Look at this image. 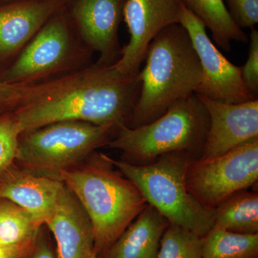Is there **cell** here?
<instances>
[{"label":"cell","instance_id":"7c38bea8","mask_svg":"<svg viewBox=\"0 0 258 258\" xmlns=\"http://www.w3.org/2000/svg\"><path fill=\"white\" fill-rule=\"evenodd\" d=\"M69 47L66 24L59 18L51 20L8 70L3 81L13 84H28L57 67L69 53Z\"/></svg>","mask_w":258,"mask_h":258},{"label":"cell","instance_id":"484cf974","mask_svg":"<svg viewBox=\"0 0 258 258\" xmlns=\"http://www.w3.org/2000/svg\"><path fill=\"white\" fill-rule=\"evenodd\" d=\"M23 258H55L50 244L42 235V229L30 252Z\"/></svg>","mask_w":258,"mask_h":258},{"label":"cell","instance_id":"8992f818","mask_svg":"<svg viewBox=\"0 0 258 258\" xmlns=\"http://www.w3.org/2000/svg\"><path fill=\"white\" fill-rule=\"evenodd\" d=\"M118 128L77 120L43 125L21 134L15 161L25 169L60 178L61 171L81 164L108 144Z\"/></svg>","mask_w":258,"mask_h":258},{"label":"cell","instance_id":"277c9868","mask_svg":"<svg viewBox=\"0 0 258 258\" xmlns=\"http://www.w3.org/2000/svg\"><path fill=\"white\" fill-rule=\"evenodd\" d=\"M199 159L187 152L168 153L152 163L137 165L109 157L113 166L132 181L170 225L203 237L215 225V210H209L189 192L186 184L188 166Z\"/></svg>","mask_w":258,"mask_h":258},{"label":"cell","instance_id":"f1b7e54d","mask_svg":"<svg viewBox=\"0 0 258 258\" xmlns=\"http://www.w3.org/2000/svg\"><path fill=\"white\" fill-rule=\"evenodd\" d=\"M0 1H6V0H0Z\"/></svg>","mask_w":258,"mask_h":258},{"label":"cell","instance_id":"7a4b0ae2","mask_svg":"<svg viewBox=\"0 0 258 258\" xmlns=\"http://www.w3.org/2000/svg\"><path fill=\"white\" fill-rule=\"evenodd\" d=\"M62 171L63 181L88 214L95 250L101 258L148 205L137 186L113 166L106 154H91Z\"/></svg>","mask_w":258,"mask_h":258},{"label":"cell","instance_id":"2e32d148","mask_svg":"<svg viewBox=\"0 0 258 258\" xmlns=\"http://www.w3.org/2000/svg\"><path fill=\"white\" fill-rule=\"evenodd\" d=\"M169 225L167 219L148 204L101 258H157Z\"/></svg>","mask_w":258,"mask_h":258},{"label":"cell","instance_id":"44dd1931","mask_svg":"<svg viewBox=\"0 0 258 258\" xmlns=\"http://www.w3.org/2000/svg\"><path fill=\"white\" fill-rule=\"evenodd\" d=\"M202 237L169 224L161 237L157 258H204Z\"/></svg>","mask_w":258,"mask_h":258},{"label":"cell","instance_id":"5b68a950","mask_svg":"<svg viewBox=\"0 0 258 258\" xmlns=\"http://www.w3.org/2000/svg\"><path fill=\"white\" fill-rule=\"evenodd\" d=\"M210 116L197 94L141 126L123 124L107 145L124 154L127 162L149 164L168 153L183 152L200 158L210 128Z\"/></svg>","mask_w":258,"mask_h":258},{"label":"cell","instance_id":"9a60e30c","mask_svg":"<svg viewBox=\"0 0 258 258\" xmlns=\"http://www.w3.org/2000/svg\"><path fill=\"white\" fill-rule=\"evenodd\" d=\"M58 2H24L0 8V55L13 53L47 21Z\"/></svg>","mask_w":258,"mask_h":258},{"label":"cell","instance_id":"6da1fadb","mask_svg":"<svg viewBox=\"0 0 258 258\" xmlns=\"http://www.w3.org/2000/svg\"><path fill=\"white\" fill-rule=\"evenodd\" d=\"M113 63L98 62L69 77L30 85L21 106L13 112L22 134L64 120L127 125L138 100L141 81L139 74H122Z\"/></svg>","mask_w":258,"mask_h":258},{"label":"cell","instance_id":"ffe728a7","mask_svg":"<svg viewBox=\"0 0 258 258\" xmlns=\"http://www.w3.org/2000/svg\"><path fill=\"white\" fill-rule=\"evenodd\" d=\"M42 226L25 209L10 200L0 199V244L32 243Z\"/></svg>","mask_w":258,"mask_h":258},{"label":"cell","instance_id":"52a82bcc","mask_svg":"<svg viewBox=\"0 0 258 258\" xmlns=\"http://www.w3.org/2000/svg\"><path fill=\"white\" fill-rule=\"evenodd\" d=\"M257 180L258 138L218 157L194 159L186 174L189 192L211 210L234 194L255 186Z\"/></svg>","mask_w":258,"mask_h":258},{"label":"cell","instance_id":"3957f363","mask_svg":"<svg viewBox=\"0 0 258 258\" xmlns=\"http://www.w3.org/2000/svg\"><path fill=\"white\" fill-rule=\"evenodd\" d=\"M139 71L141 90L128 120L131 128L151 123L195 94L202 79L200 60L181 24L163 29L148 48Z\"/></svg>","mask_w":258,"mask_h":258},{"label":"cell","instance_id":"ba28073f","mask_svg":"<svg viewBox=\"0 0 258 258\" xmlns=\"http://www.w3.org/2000/svg\"><path fill=\"white\" fill-rule=\"evenodd\" d=\"M179 24L189 34L201 64L203 76L195 94L227 103L257 99L244 85L240 67L227 60L209 37L203 22L184 5Z\"/></svg>","mask_w":258,"mask_h":258},{"label":"cell","instance_id":"d6986e66","mask_svg":"<svg viewBox=\"0 0 258 258\" xmlns=\"http://www.w3.org/2000/svg\"><path fill=\"white\" fill-rule=\"evenodd\" d=\"M202 242L204 258H258V233H237L215 225Z\"/></svg>","mask_w":258,"mask_h":258},{"label":"cell","instance_id":"7402d4cb","mask_svg":"<svg viewBox=\"0 0 258 258\" xmlns=\"http://www.w3.org/2000/svg\"><path fill=\"white\" fill-rule=\"evenodd\" d=\"M21 134L20 125L13 112L0 115V173L15 162Z\"/></svg>","mask_w":258,"mask_h":258},{"label":"cell","instance_id":"4316f807","mask_svg":"<svg viewBox=\"0 0 258 258\" xmlns=\"http://www.w3.org/2000/svg\"><path fill=\"white\" fill-rule=\"evenodd\" d=\"M35 242L18 245L0 244V258H23L30 252Z\"/></svg>","mask_w":258,"mask_h":258},{"label":"cell","instance_id":"9c48e42d","mask_svg":"<svg viewBox=\"0 0 258 258\" xmlns=\"http://www.w3.org/2000/svg\"><path fill=\"white\" fill-rule=\"evenodd\" d=\"M182 8L181 0H125L123 16L130 40L113 63L117 71L138 74L151 42L163 29L180 23Z\"/></svg>","mask_w":258,"mask_h":258},{"label":"cell","instance_id":"5bb4252c","mask_svg":"<svg viewBox=\"0 0 258 258\" xmlns=\"http://www.w3.org/2000/svg\"><path fill=\"white\" fill-rule=\"evenodd\" d=\"M123 0H79L74 10L80 31L88 45L101 53L99 62L112 64L117 55L118 30Z\"/></svg>","mask_w":258,"mask_h":258},{"label":"cell","instance_id":"d4e9b609","mask_svg":"<svg viewBox=\"0 0 258 258\" xmlns=\"http://www.w3.org/2000/svg\"><path fill=\"white\" fill-rule=\"evenodd\" d=\"M29 84H13L0 79V113L16 110L30 89Z\"/></svg>","mask_w":258,"mask_h":258},{"label":"cell","instance_id":"83f0119b","mask_svg":"<svg viewBox=\"0 0 258 258\" xmlns=\"http://www.w3.org/2000/svg\"><path fill=\"white\" fill-rule=\"evenodd\" d=\"M88 258H98L97 257L96 250L93 251L92 253L90 254L89 257H88Z\"/></svg>","mask_w":258,"mask_h":258},{"label":"cell","instance_id":"8fae6325","mask_svg":"<svg viewBox=\"0 0 258 258\" xmlns=\"http://www.w3.org/2000/svg\"><path fill=\"white\" fill-rule=\"evenodd\" d=\"M64 187L60 178L17 166L15 163L0 173V199L25 209L43 225Z\"/></svg>","mask_w":258,"mask_h":258},{"label":"cell","instance_id":"603a6c76","mask_svg":"<svg viewBox=\"0 0 258 258\" xmlns=\"http://www.w3.org/2000/svg\"><path fill=\"white\" fill-rule=\"evenodd\" d=\"M241 76L247 89L254 96L258 94V32L251 29L248 57L245 64L240 67Z\"/></svg>","mask_w":258,"mask_h":258},{"label":"cell","instance_id":"cb8c5ba5","mask_svg":"<svg viewBox=\"0 0 258 258\" xmlns=\"http://www.w3.org/2000/svg\"><path fill=\"white\" fill-rule=\"evenodd\" d=\"M228 12L240 28H254L258 23V0H227Z\"/></svg>","mask_w":258,"mask_h":258},{"label":"cell","instance_id":"e0dca14e","mask_svg":"<svg viewBox=\"0 0 258 258\" xmlns=\"http://www.w3.org/2000/svg\"><path fill=\"white\" fill-rule=\"evenodd\" d=\"M182 4L210 29L217 46L229 52L232 41L247 42L244 33L232 18L224 0H181Z\"/></svg>","mask_w":258,"mask_h":258},{"label":"cell","instance_id":"ac0fdd59","mask_svg":"<svg viewBox=\"0 0 258 258\" xmlns=\"http://www.w3.org/2000/svg\"><path fill=\"white\" fill-rule=\"evenodd\" d=\"M215 225L237 233H258L257 191L234 194L215 210Z\"/></svg>","mask_w":258,"mask_h":258},{"label":"cell","instance_id":"4fadbf2b","mask_svg":"<svg viewBox=\"0 0 258 258\" xmlns=\"http://www.w3.org/2000/svg\"><path fill=\"white\" fill-rule=\"evenodd\" d=\"M44 225L55 237L58 258H88L95 250L91 220L66 184Z\"/></svg>","mask_w":258,"mask_h":258},{"label":"cell","instance_id":"30bf717a","mask_svg":"<svg viewBox=\"0 0 258 258\" xmlns=\"http://www.w3.org/2000/svg\"><path fill=\"white\" fill-rule=\"evenodd\" d=\"M198 96L206 108L210 120L200 159L218 157L258 138L257 99L227 103Z\"/></svg>","mask_w":258,"mask_h":258}]
</instances>
